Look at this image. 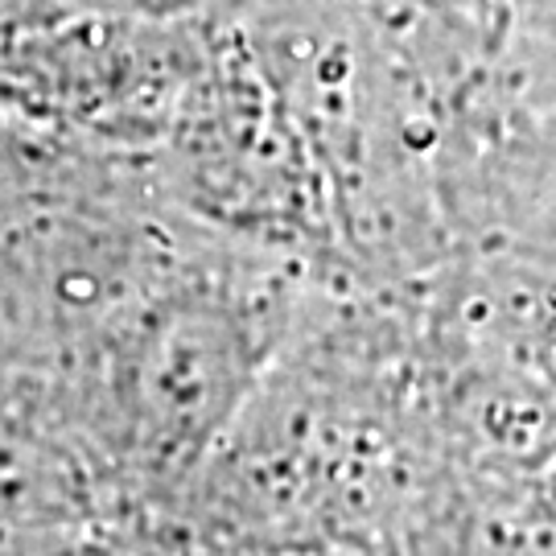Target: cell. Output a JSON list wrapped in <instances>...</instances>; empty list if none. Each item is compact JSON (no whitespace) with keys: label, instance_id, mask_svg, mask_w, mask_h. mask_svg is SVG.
I'll return each mask as SVG.
<instances>
[{"label":"cell","instance_id":"1","mask_svg":"<svg viewBox=\"0 0 556 556\" xmlns=\"http://www.w3.org/2000/svg\"><path fill=\"white\" fill-rule=\"evenodd\" d=\"M321 280L260 248L186 239L174 273L71 388L124 503L169 498L236 429Z\"/></svg>","mask_w":556,"mask_h":556},{"label":"cell","instance_id":"2","mask_svg":"<svg viewBox=\"0 0 556 556\" xmlns=\"http://www.w3.org/2000/svg\"><path fill=\"white\" fill-rule=\"evenodd\" d=\"M544 486H548V495L556 498V466H553V470H548V475H544Z\"/></svg>","mask_w":556,"mask_h":556}]
</instances>
